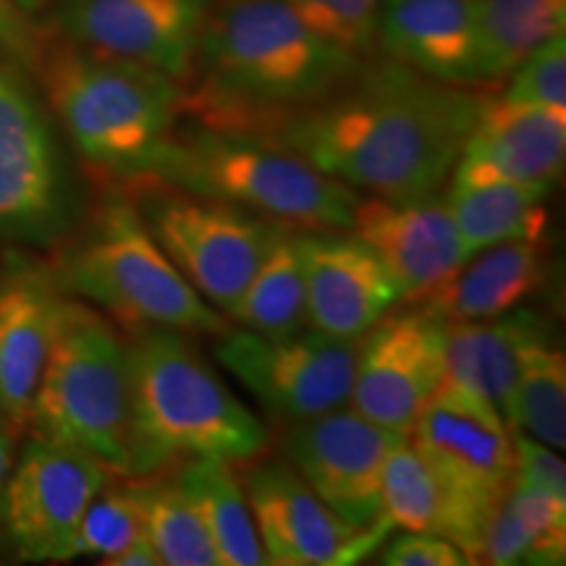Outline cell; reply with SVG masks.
<instances>
[{"mask_svg":"<svg viewBox=\"0 0 566 566\" xmlns=\"http://www.w3.org/2000/svg\"><path fill=\"white\" fill-rule=\"evenodd\" d=\"M483 95L388 61L300 113L265 142L346 187L391 202L438 197L451 179Z\"/></svg>","mask_w":566,"mask_h":566,"instance_id":"6da1fadb","label":"cell"},{"mask_svg":"<svg viewBox=\"0 0 566 566\" xmlns=\"http://www.w3.org/2000/svg\"><path fill=\"white\" fill-rule=\"evenodd\" d=\"M359 59L310 30L286 0H212L181 116L265 139L336 95Z\"/></svg>","mask_w":566,"mask_h":566,"instance_id":"7a4b0ae2","label":"cell"},{"mask_svg":"<svg viewBox=\"0 0 566 566\" xmlns=\"http://www.w3.org/2000/svg\"><path fill=\"white\" fill-rule=\"evenodd\" d=\"M129 470L153 478L192 457L242 467L265 457L268 424L205 363L181 331L150 328L129 342Z\"/></svg>","mask_w":566,"mask_h":566,"instance_id":"3957f363","label":"cell"},{"mask_svg":"<svg viewBox=\"0 0 566 566\" xmlns=\"http://www.w3.org/2000/svg\"><path fill=\"white\" fill-rule=\"evenodd\" d=\"M48 103L95 171L134 179L176 129L184 90L142 63L76 45L59 32L34 48Z\"/></svg>","mask_w":566,"mask_h":566,"instance_id":"277c9868","label":"cell"},{"mask_svg":"<svg viewBox=\"0 0 566 566\" xmlns=\"http://www.w3.org/2000/svg\"><path fill=\"white\" fill-rule=\"evenodd\" d=\"M126 181H158L258 212L294 231H349L363 192L273 142L189 126Z\"/></svg>","mask_w":566,"mask_h":566,"instance_id":"5b68a950","label":"cell"},{"mask_svg":"<svg viewBox=\"0 0 566 566\" xmlns=\"http://www.w3.org/2000/svg\"><path fill=\"white\" fill-rule=\"evenodd\" d=\"M51 273L63 294L95 304L129 336L150 328L221 336L231 328L176 271L122 184L59 252Z\"/></svg>","mask_w":566,"mask_h":566,"instance_id":"8992f818","label":"cell"},{"mask_svg":"<svg viewBox=\"0 0 566 566\" xmlns=\"http://www.w3.org/2000/svg\"><path fill=\"white\" fill-rule=\"evenodd\" d=\"M27 430L87 451L113 475L129 470V344L82 300L63 302Z\"/></svg>","mask_w":566,"mask_h":566,"instance_id":"52a82bcc","label":"cell"},{"mask_svg":"<svg viewBox=\"0 0 566 566\" xmlns=\"http://www.w3.org/2000/svg\"><path fill=\"white\" fill-rule=\"evenodd\" d=\"M189 286L229 315L286 226L158 181H116Z\"/></svg>","mask_w":566,"mask_h":566,"instance_id":"ba28073f","label":"cell"},{"mask_svg":"<svg viewBox=\"0 0 566 566\" xmlns=\"http://www.w3.org/2000/svg\"><path fill=\"white\" fill-rule=\"evenodd\" d=\"M357 346L359 338L315 328L289 336L229 328L218 336L216 359L283 428L349 405Z\"/></svg>","mask_w":566,"mask_h":566,"instance_id":"9c48e42d","label":"cell"},{"mask_svg":"<svg viewBox=\"0 0 566 566\" xmlns=\"http://www.w3.org/2000/svg\"><path fill=\"white\" fill-rule=\"evenodd\" d=\"M111 478L87 451L32 436L6 485L3 535L24 562H69L82 516Z\"/></svg>","mask_w":566,"mask_h":566,"instance_id":"30bf717a","label":"cell"},{"mask_svg":"<svg viewBox=\"0 0 566 566\" xmlns=\"http://www.w3.org/2000/svg\"><path fill=\"white\" fill-rule=\"evenodd\" d=\"M242 485L268 564L344 566L370 556L386 535L388 522L357 530L323 504L286 459H252L242 464Z\"/></svg>","mask_w":566,"mask_h":566,"instance_id":"8fae6325","label":"cell"},{"mask_svg":"<svg viewBox=\"0 0 566 566\" xmlns=\"http://www.w3.org/2000/svg\"><path fill=\"white\" fill-rule=\"evenodd\" d=\"M399 433L380 428L349 407L283 424L281 457L321 495L323 504L367 530L384 522L380 478Z\"/></svg>","mask_w":566,"mask_h":566,"instance_id":"7c38bea8","label":"cell"},{"mask_svg":"<svg viewBox=\"0 0 566 566\" xmlns=\"http://www.w3.org/2000/svg\"><path fill=\"white\" fill-rule=\"evenodd\" d=\"M446 323L430 310L380 317L359 338L349 407L391 433L409 436L443 384Z\"/></svg>","mask_w":566,"mask_h":566,"instance_id":"4fadbf2b","label":"cell"},{"mask_svg":"<svg viewBox=\"0 0 566 566\" xmlns=\"http://www.w3.org/2000/svg\"><path fill=\"white\" fill-rule=\"evenodd\" d=\"M212 0H59L55 32L87 51L150 66L187 87Z\"/></svg>","mask_w":566,"mask_h":566,"instance_id":"5bb4252c","label":"cell"},{"mask_svg":"<svg viewBox=\"0 0 566 566\" xmlns=\"http://www.w3.org/2000/svg\"><path fill=\"white\" fill-rule=\"evenodd\" d=\"M66 229V187L45 118L0 61V237L48 244Z\"/></svg>","mask_w":566,"mask_h":566,"instance_id":"9a60e30c","label":"cell"},{"mask_svg":"<svg viewBox=\"0 0 566 566\" xmlns=\"http://www.w3.org/2000/svg\"><path fill=\"white\" fill-rule=\"evenodd\" d=\"M407 441L446 483L488 509L514 485V430L451 388H438Z\"/></svg>","mask_w":566,"mask_h":566,"instance_id":"2e32d148","label":"cell"},{"mask_svg":"<svg viewBox=\"0 0 566 566\" xmlns=\"http://www.w3.org/2000/svg\"><path fill=\"white\" fill-rule=\"evenodd\" d=\"M349 233L370 247L399 289L401 302L422 300L472 258L449 205L438 197L391 202L363 195Z\"/></svg>","mask_w":566,"mask_h":566,"instance_id":"e0dca14e","label":"cell"},{"mask_svg":"<svg viewBox=\"0 0 566 566\" xmlns=\"http://www.w3.org/2000/svg\"><path fill=\"white\" fill-rule=\"evenodd\" d=\"M307 283V323L334 338H363L401 302L370 247L349 231H296Z\"/></svg>","mask_w":566,"mask_h":566,"instance_id":"ac0fdd59","label":"cell"},{"mask_svg":"<svg viewBox=\"0 0 566 566\" xmlns=\"http://www.w3.org/2000/svg\"><path fill=\"white\" fill-rule=\"evenodd\" d=\"M66 294L51 268L13 260L0 279V412L27 430Z\"/></svg>","mask_w":566,"mask_h":566,"instance_id":"d6986e66","label":"cell"},{"mask_svg":"<svg viewBox=\"0 0 566 566\" xmlns=\"http://www.w3.org/2000/svg\"><path fill=\"white\" fill-rule=\"evenodd\" d=\"M375 40L430 80L480 87L475 0H380Z\"/></svg>","mask_w":566,"mask_h":566,"instance_id":"ffe728a7","label":"cell"},{"mask_svg":"<svg viewBox=\"0 0 566 566\" xmlns=\"http://www.w3.org/2000/svg\"><path fill=\"white\" fill-rule=\"evenodd\" d=\"M551 336V323L530 310L491 317L480 323H446V373L451 391L478 401L512 424V399L522 354L537 338Z\"/></svg>","mask_w":566,"mask_h":566,"instance_id":"44dd1931","label":"cell"},{"mask_svg":"<svg viewBox=\"0 0 566 566\" xmlns=\"http://www.w3.org/2000/svg\"><path fill=\"white\" fill-rule=\"evenodd\" d=\"M551 273V247L543 237L514 239L472 254L441 286L415 304L443 323H480L506 315L541 292Z\"/></svg>","mask_w":566,"mask_h":566,"instance_id":"7402d4cb","label":"cell"},{"mask_svg":"<svg viewBox=\"0 0 566 566\" xmlns=\"http://www.w3.org/2000/svg\"><path fill=\"white\" fill-rule=\"evenodd\" d=\"M380 512L391 527L449 537L472 564H480L488 509L438 475L407 438L394 446L380 478Z\"/></svg>","mask_w":566,"mask_h":566,"instance_id":"603a6c76","label":"cell"},{"mask_svg":"<svg viewBox=\"0 0 566 566\" xmlns=\"http://www.w3.org/2000/svg\"><path fill=\"white\" fill-rule=\"evenodd\" d=\"M459 158L506 179L554 189L566 163V111L483 97Z\"/></svg>","mask_w":566,"mask_h":566,"instance_id":"cb8c5ba5","label":"cell"},{"mask_svg":"<svg viewBox=\"0 0 566 566\" xmlns=\"http://www.w3.org/2000/svg\"><path fill=\"white\" fill-rule=\"evenodd\" d=\"M548 192L546 187L506 179L475 160L459 158L446 205L467 252L475 254L501 242L543 237L548 226L543 202Z\"/></svg>","mask_w":566,"mask_h":566,"instance_id":"d4e9b609","label":"cell"},{"mask_svg":"<svg viewBox=\"0 0 566 566\" xmlns=\"http://www.w3.org/2000/svg\"><path fill=\"white\" fill-rule=\"evenodd\" d=\"M171 475L200 514L221 566L268 564L237 467L212 457H192L174 464Z\"/></svg>","mask_w":566,"mask_h":566,"instance_id":"484cf974","label":"cell"},{"mask_svg":"<svg viewBox=\"0 0 566 566\" xmlns=\"http://www.w3.org/2000/svg\"><path fill=\"white\" fill-rule=\"evenodd\" d=\"M566 556V501L514 483L493 506L480 564L556 566Z\"/></svg>","mask_w":566,"mask_h":566,"instance_id":"4316f807","label":"cell"},{"mask_svg":"<svg viewBox=\"0 0 566 566\" xmlns=\"http://www.w3.org/2000/svg\"><path fill=\"white\" fill-rule=\"evenodd\" d=\"M229 317L239 323V328L260 336H289L302 331L307 323V283L294 229H286L275 239Z\"/></svg>","mask_w":566,"mask_h":566,"instance_id":"83f0119b","label":"cell"},{"mask_svg":"<svg viewBox=\"0 0 566 566\" xmlns=\"http://www.w3.org/2000/svg\"><path fill=\"white\" fill-rule=\"evenodd\" d=\"M480 84L509 71L566 27V0H475Z\"/></svg>","mask_w":566,"mask_h":566,"instance_id":"f1b7e54d","label":"cell"},{"mask_svg":"<svg viewBox=\"0 0 566 566\" xmlns=\"http://www.w3.org/2000/svg\"><path fill=\"white\" fill-rule=\"evenodd\" d=\"M512 424L520 433L543 441L551 449L566 446V357L551 344V336L537 338L522 354L512 399Z\"/></svg>","mask_w":566,"mask_h":566,"instance_id":"f546056e","label":"cell"},{"mask_svg":"<svg viewBox=\"0 0 566 566\" xmlns=\"http://www.w3.org/2000/svg\"><path fill=\"white\" fill-rule=\"evenodd\" d=\"M145 535L160 566H221L200 514L171 470L145 478Z\"/></svg>","mask_w":566,"mask_h":566,"instance_id":"4dcf8cb0","label":"cell"},{"mask_svg":"<svg viewBox=\"0 0 566 566\" xmlns=\"http://www.w3.org/2000/svg\"><path fill=\"white\" fill-rule=\"evenodd\" d=\"M116 478V483L111 478L90 501L71 543L69 562L92 556L103 564L145 535V478Z\"/></svg>","mask_w":566,"mask_h":566,"instance_id":"1f68e13d","label":"cell"},{"mask_svg":"<svg viewBox=\"0 0 566 566\" xmlns=\"http://www.w3.org/2000/svg\"><path fill=\"white\" fill-rule=\"evenodd\" d=\"M317 38L363 61L375 42L380 0H286Z\"/></svg>","mask_w":566,"mask_h":566,"instance_id":"d6a6232c","label":"cell"},{"mask_svg":"<svg viewBox=\"0 0 566 566\" xmlns=\"http://www.w3.org/2000/svg\"><path fill=\"white\" fill-rule=\"evenodd\" d=\"M509 103L541 105L566 111V38L564 32L543 42L509 71V84L501 92Z\"/></svg>","mask_w":566,"mask_h":566,"instance_id":"836d02e7","label":"cell"},{"mask_svg":"<svg viewBox=\"0 0 566 566\" xmlns=\"http://www.w3.org/2000/svg\"><path fill=\"white\" fill-rule=\"evenodd\" d=\"M514 483L566 501L564 459L537 438L514 430Z\"/></svg>","mask_w":566,"mask_h":566,"instance_id":"e575fe53","label":"cell"},{"mask_svg":"<svg viewBox=\"0 0 566 566\" xmlns=\"http://www.w3.org/2000/svg\"><path fill=\"white\" fill-rule=\"evenodd\" d=\"M386 566H467L470 558L457 543L449 537L428 535V533H409L394 537L378 558Z\"/></svg>","mask_w":566,"mask_h":566,"instance_id":"d590c367","label":"cell"},{"mask_svg":"<svg viewBox=\"0 0 566 566\" xmlns=\"http://www.w3.org/2000/svg\"><path fill=\"white\" fill-rule=\"evenodd\" d=\"M21 430L13 424L9 417L0 412V535H3V499L6 485H9L13 462H17V441Z\"/></svg>","mask_w":566,"mask_h":566,"instance_id":"8d00e7d4","label":"cell"},{"mask_svg":"<svg viewBox=\"0 0 566 566\" xmlns=\"http://www.w3.org/2000/svg\"><path fill=\"white\" fill-rule=\"evenodd\" d=\"M103 564L108 566H160V558L155 554L153 543L147 541V535H139L137 541L129 543L122 554L105 558Z\"/></svg>","mask_w":566,"mask_h":566,"instance_id":"74e56055","label":"cell"},{"mask_svg":"<svg viewBox=\"0 0 566 566\" xmlns=\"http://www.w3.org/2000/svg\"><path fill=\"white\" fill-rule=\"evenodd\" d=\"M0 32H3L6 38H13L11 13H9V3H6V0H0Z\"/></svg>","mask_w":566,"mask_h":566,"instance_id":"f35d334b","label":"cell"},{"mask_svg":"<svg viewBox=\"0 0 566 566\" xmlns=\"http://www.w3.org/2000/svg\"><path fill=\"white\" fill-rule=\"evenodd\" d=\"M11 3L17 6L19 11H38L48 3V0H11Z\"/></svg>","mask_w":566,"mask_h":566,"instance_id":"ab89813d","label":"cell"}]
</instances>
